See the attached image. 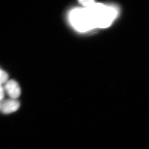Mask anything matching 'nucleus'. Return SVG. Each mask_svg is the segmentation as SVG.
I'll return each mask as SVG.
<instances>
[{"label":"nucleus","mask_w":149,"mask_h":149,"mask_svg":"<svg viewBox=\"0 0 149 149\" xmlns=\"http://www.w3.org/2000/svg\"><path fill=\"white\" fill-rule=\"evenodd\" d=\"M4 88H3L1 84H0V102L3 100L4 97Z\"/></svg>","instance_id":"423d86ee"},{"label":"nucleus","mask_w":149,"mask_h":149,"mask_svg":"<svg viewBox=\"0 0 149 149\" xmlns=\"http://www.w3.org/2000/svg\"><path fill=\"white\" fill-rule=\"evenodd\" d=\"M80 3L82 4L83 6H85L86 7L90 6L93 4L95 2L93 1H80Z\"/></svg>","instance_id":"39448f33"},{"label":"nucleus","mask_w":149,"mask_h":149,"mask_svg":"<svg viewBox=\"0 0 149 149\" xmlns=\"http://www.w3.org/2000/svg\"><path fill=\"white\" fill-rule=\"evenodd\" d=\"M117 15L116 9L100 3L90 6L76 9L70 14V21L77 30L85 32L96 27L109 26Z\"/></svg>","instance_id":"f257e3e1"},{"label":"nucleus","mask_w":149,"mask_h":149,"mask_svg":"<svg viewBox=\"0 0 149 149\" xmlns=\"http://www.w3.org/2000/svg\"><path fill=\"white\" fill-rule=\"evenodd\" d=\"M20 106V104L16 99H10L1 102L0 110L3 113L9 114L16 111Z\"/></svg>","instance_id":"7ed1b4c3"},{"label":"nucleus","mask_w":149,"mask_h":149,"mask_svg":"<svg viewBox=\"0 0 149 149\" xmlns=\"http://www.w3.org/2000/svg\"><path fill=\"white\" fill-rule=\"evenodd\" d=\"M0 108H1V102H0Z\"/></svg>","instance_id":"0eeeda50"},{"label":"nucleus","mask_w":149,"mask_h":149,"mask_svg":"<svg viewBox=\"0 0 149 149\" xmlns=\"http://www.w3.org/2000/svg\"><path fill=\"white\" fill-rule=\"evenodd\" d=\"M8 74L5 71L0 69V84L6 83L8 79Z\"/></svg>","instance_id":"20e7f679"},{"label":"nucleus","mask_w":149,"mask_h":149,"mask_svg":"<svg viewBox=\"0 0 149 149\" xmlns=\"http://www.w3.org/2000/svg\"><path fill=\"white\" fill-rule=\"evenodd\" d=\"M4 90L10 98L16 99L21 94V90L18 83L15 80H8L5 83Z\"/></svg>","instance_id":"f03ea898"}]
</instances>
